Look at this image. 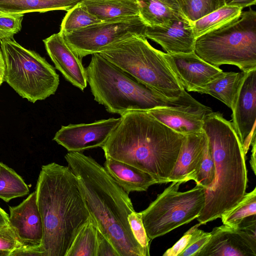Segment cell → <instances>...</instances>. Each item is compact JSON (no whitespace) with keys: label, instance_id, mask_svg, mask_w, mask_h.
Segmentation results:
<instances>
[{"label":"cell","instance_id":"484cf974","mask_svg":"<svg viewBox=\"0 0 256 256\" xmlns=\"http://www.w3.org/2000/svg\"><path fill=\"white\" fill-rule=\"evenodd\" d=\"M29 192V188L22 176L0 162V198L9 202L27 195Z\"/></svg>","mask_w":256,"mask_h":256},{"label":"cell","instance_id":"f1b7e54d","mask_svg":"<svg viewBox=\"0 0 256 256\" xmlns=\"http://www.w3.org/2000/svg\"><path fill=\"white\" fill-rule=\"evenodd\" d=\"M100 22L101 21L92 14L80 2L67 10L62 22L59 32L62 35L68 34Z\"/></svg>","mask_w":256,"mask_h":256},{"label":"cell","instance_id":"7bdbcfd3","mask_svg":"<svg viewBox=\"0 0 256 256\" xmlns=\"http://www.w3.org/2000/svg\"><path fill=\"white\" fill-rule=\"evenodd\" d=\"M4 82V79L0 77V86L2 85Z\"/></svg>","mask_w":256,"mask_h":256},{"label":"cell","instance_id":"9a60e30c","mask_svg":"<svg viewBox=\"0 0 256 256\" xmlns=\"http://www.w3.org/2000/svg\"><path fill=\"white\" fill-rule=\"evenodd\" d=\"M9 226L25 246L40 247L43 238V225L34 191L15 206H9Z\"/></svg>","mask_w":256,"mask_h":256},{"label":"cell","instance_id":"6da1fadb","mask_svg":"<svg viewBox=\"0 0 256 256\" xmlns=\"http://www.w3.org/2000/svg\"><path fill=\"white\" fill-rule=\"evenodd\" d=\"M64 158L76 178L90 217L119 256H146L128 220L134 211L128 194L91 156L68 152Z\"/></svg>","mask_w":256,"mask_h":256},{"label":"cell","instance_id":"83f0119b","mask_svg":"<svg viewBox=\"0 0 256 256\" xmlns=\"http://www.w3.org/2000/svg\"><path fill=\"white\" fill-rule=\"evenodd\" d=\"M256 214V188L246 193L234 206L223 213L220 218L223 224L236 228L246 218Z\"/></svg>","mask_w":256,"mask_h":256},{"label":"cell","instance_id":"3957f363","mask_svg":"<svg viewBox=\"0 0 256 256\" xmlns=\"http://www.w3.org/2000/svg\"><path fill=\"white\" fill-rule=\"evenodd\" d=\"M35 192L43 225L42 256H66L90 218L76 178L68 166L44 165Z\"/></svg>","mask_w":256,"mask_h":256},{"label":"cell","instance_id":"5b68a950","mask_svg":"<svg viewBox=\"0 0 256 256\" xmlns=\"http://www.w3.org/2000/svg\"><path fill=\"white\" fill-rule=\"evenodd\" d=\"M87 82L94 100L110 113L148 111L159 107L200 105L186 92L168 98L149 88L99 54H92L86 68Z\"/></svg>","mask_w":256,"mask_h":256},{"label":"cell","instance_id":"7a4b0ae2","mask_svg":"<svg viewBox=\"0 0 256 256\" xmlns=\"http://www.w3.org/2000/svg\"><path fill=\"white\" fill-rule=\"evenodd\" d=\"M184 138L148 112L131 111L120 116L101 148L105 158L136 168L161 184L168 182Z\"/></svg>","mask_w":256,"mask_h":256},{"label":"cell","instance_id":"ba28073f","mask_svg":"<svg viewBox=\"0 0 256 256\" xmlns=\"http://www.w3.org/2000/svg\"><path fill=\"white\" fill-rule=\"evenodd\" d=\"M0 42L5 64L4 82L32 103L55 94L59 75L44 58L24 48L14 38Z\"/></svg>","mask_w":256,"mask_h":256},{"label":"cell","instance_id":"9c48e42d","mask_svg":"<svg viewBox=\"0 0 256 256\" xmlns=\"http://www.w3.org/2000/svg\"><path fill=\"white\" fill-rule=\"evenodd\" d=\"M182 184L172 182L140 212L150 240L190 222L200 214L204 204V188L196 185L190 190L180 192Z\"/></svg>","mask_w":256,"mask_h":256},{"label":"cell","instance_id":"d590c367","mask_svg":"<svg viewBox=\"0 0 256 256\" xmlns=\"http://www.w3.org/2000/svg\"><path fill=\"white\" fill-rule=\"evenodd\" d=\"M96 238V256H119L112 242L97 228Z\"/></svg>","mask_w":256,"mask_h":256},{"label":"cell","instance_id":"e0dca14e","mask_svg":"<svg viewBox=\"0 0 256 256\" xmlns=\"http://www.w3.org/2000/svg\"><path fill=\"white\" fill-rule=\"evenodd\" d=\"M144 35L169 54L194 52L196 38L188 19L175 20L164 26H146Z\"/></svg>","mask_w":256,"mask_h":256},{"label":"cell","instance_id":"277c9868","mask_svg":"<svg viewBox=\"0 0 256 256\" xmlns=\"http://www.w3.org/2000/svg\"><path fill=\"white\" fill-rule=\"evenodd\" d=\"M202 129L214 164V179L204 188V204L198 216L199 223L220 218L236 205L245 194L248 183L246 156L232 123L219 112L204 118Z\"/></svg>","mask_w":256,"mask_h":256},{"label":"cell","instance_id":"60d3db41","mask_svg":"<svg viewBox=\"0 0 256 256\" xmlns=\"http://www.w3.org/2000/svg\"><path fill=\"white\" fill-rule=\"evenodd\" d=\"M8 214L0 207V229L9 226Z\"/></svg>","mask_w":256,"mask_h":256},{"label":"cell","instance_id":"5bb4252c","mask_svg":"<svg viewBox=\"0 0 256 256\" xmlns=\"http://www.w3.org/2000/svg\"><path fill=\"white\" fill-rule=\"evenodd\" d=\"M208 242L196 256H256V238L240 226H216Z\"/></svg>","mask_w":256,"mask_h":256},{"label":"cell","instance_id":"d6986e66","mask_svg":"<svg viewBox=\"0 0 256 256\" xmlns=\"http://www.w3.org/2000/svg\"><path fill=\"white\" fill-rule=\"evenodd\" d=\"M207 138L203 130L185 136L174 166L168 178V182H186L194 180L200 165Z\"/></svg>","mask_w":256,"mask_h":256},{"label":"cell","instance_id":"ffe728a7","mask_svg":"<svg viewBox=\"0 0 256 256\" xmlns=\"http://www.w3.org/2000/svg\"><path fill=\"white\" fill-rule=\"evenodd\" d=\"M140 16L146 26H164L188 19L182 10L183 0H136Z\"/></svg>","mask_w":256,"mask_h":256},{"label":"cell","instance_id":"f35d334b","mask_svg":"<svg viewBox=\"0 0 256 256\" xmlns=\"http://www.w3.org/2000/svg\"><path fill=\"white\" fill-rule=\"evenodd\" d=\"M225 6H235L244 8L255 5L256 0H224Z\"/></svg>","mask_w":256,"mask_h":256},{"label":"cell","instance_id":"30bf717a","mask_svg":"<svg viewBox=\"0 0 256 256\" xmlns=\"http://www.w3.org/2000/svg\"><path fill=\"white\" fill-rule=\"evenodd\" d=\"M146 24L140 16L101 22L62 35L72 51L82 59L99 54L134 35H144Z\"/></svg>","mask_w":256,"mask_h":256},{"label":"cell","instance_id":"d4e9b609","mask_svg":"<svg viewBox=\"0 0 256 256\" xmlns=\"http://www.w3.org/2000/svg\"><path fill=\"white\" fill-rule=\"evenodd\" d=\"M240 7L224 6L192 22L196 38L216 29L238 18L241 14Z\"/></svg>","mask_w":256,"mask_h":256},{"label":"cell","instance_id":"836d02e7","mask_svg":"<svg viewBox=\"0 0 256 256\" xmlns=\"http://www.w3.org/2000/svg\"><path fill=\"white\" fill-rule=\"evenodd\" d=\"M200 225L199 223L194 226L189 242L180 256H196L209 240L211 236L210 232L198 229Z\"/></svg>","mask_w":256,"mask_h":256},{"label":"cell","instance_id":"2e32d148","mask_svg":"<svg viewBox=\"0 0 256 256\" xmlns=\"http://www.w3.org/2000/svg\"><path fill=\"white\" fill-rule=\"evenodd\" d=\"M48 55L64 77L74 86L83 91L87 86L86 68L60 32L43 40Z\"/></svg>","mask_w":256,"mask_h":256},{"label":"cell","instance_id":"52a82bcc","mask_svg":"<svg viewBox=\"0 0 256 256\" xmlns=\"http://www.w3.org/2000/svg\"><path fill=\"white\" fill-rule=\"evenodd\" d=\"M194 52L208 64L256 69V12L250 8L233 20L196 38Z\"/></svg>","mask_w":256,"mask_h":256},{"label":"cell","instance_id":"8fae6325","mask_svg":"<svg viewBox=\"0 0 256 256\" xmlns=\"http://www.w3.org/2000/svg\"><path fill=\"white\" fill-rule=\"evenodd\" d=\"M120 121V117L112 118L90 124L62 126L53 140L68 152H82L102 148Z\"/></svg>","mask_w":256,"mask_h":256},{"label":"cell","instance_id":"f546056e","mask_svg":"<svg viewBox=\"0 0 256 256\" xmlns=\"http://www.w3.org/2000/svg\"><path fill=\"white\" fill-rule=\"evenodd\" d=\"M183 12L192 22L225 6L224 0H183Z\"/></svg>","mask_w":256,"mask_h":256},{"label":"cell","instance_id":"44dd1931","mask_svg":"<svg viewBox=\"0 0 256 256\" xmlns=\"http://www.w3.org/2000/svg\"><path fill=\"white\" fill-rule=\"evenodd\" d=\"M104 167L128 194L132 192L146 191L150 186L157 184L148 173L110 158H106Z\"/></svg>","mask_w":256,"mask_h":256},{"label":"cell","instance_id":"4dcf8cb0","mask_svg":"<svg viewBox=\"0 0 256 256\" xmlns=\"http://www.w3.org/2000/svg\"><path fill=\"white\" fill-rule=\"evenodd\" d=\"M214 162L207 144L204 153L196 172L194 180L196 185L202 186L204 188L208 186L212 182L214 177Z\"/></svg>","mask_w":256,"mask_h":256},{"label":"cell","instance_id":"8992f818","mask_svg":"<svg viewBox=\"0 0 256 256\" xmlns=\"http://www.w3.org/2000/svg\"><path fill=\"white\" fill-rule=\"evenodd\" d=\"M99 54L164 96L177 98L186 92L169 67L164 52L152 47L144 35H134Z\"/></svg>","mask_w":256,"mask_h":256},{"label":"cell","instance_id":"b9f144b4","mask_svg":"<svg viewBox=\"0 0 256 256\" xmlns=\"http://www.w3.org/2000/svg\"><path fill=\"white\" fill-rule=\"evenodd\" d=\"M5 71V64L2 52L0 50V77L4 79Z\"/></svg>","mask_w":256,"mask_h":256},{"label":"cell","instance_id":"ab89813d","mask_svg":"<svg viewBox=\"0 0 256 256\" xmlns=\"http://www.w3.org/2000/svg\"><path fill=\"white\" fill-rule=\"evenodd\" d=\"M252 145V154L250 163L252 169L254 174H256V132L254 131L252 138L250 142Z\"/></svg>","mask_w":256,"mask_h":256},{"label":"cell","instance_id":"d6a6232c","mask_svg":"<svg viewBox=\"0 0 256 256\" xmlns=\"http://www.w3.org/2000/svg\"><path fill=\"white\" fill-rule=\"evenodd\" d=\"M128 220L136 240L143 248L146 256H150V240L146 233L140 212H132L128 216Z\"/></svg>","mask_w":256,"mask_h":256},{"label":"cell","instance_id":"e575fe53","mask_svg":"<svg viewBox=\"0 0 256 256\" xmlns=\"http://www.w3.org/2000/svg\"><path fill=\"white\" fill-rule=\"evenodd\" d=\"M22 245L10 226L0 229V256H9L12 252Z\"/></svg>","mask_w":256,"mask_h":256},{"label":"cell","instance_id":"ac0fdd59","mask_svg":"<svg viewBox=\"0 0 256 256\" xmlns=\"http://www.w3.org/2000/svg\"><path fill=\"white\" fill-rule=\"evenodd\" d=\"M148 112L158 121L184 136L200 132L212 110L202 104L177 108L159 107Z\"/></svg>","mask_w":256,"mask_h":256},{"label":"cell","instance_id":"1f68e13d","mask_svg":"<svg viewBox=\"0 0 256 256\" xmlns=\"http://www.w3.org/2000/svg\"><path fill=\"white\" fill-rule=\"evenodd\" d=\"M24 14L0 12V42L13 38L22 28Z\"/></svg>","mask_w":256,"mask_h":256},{"label":"cell","instance_id":"4316f807","mask_svg":"<svg viewBox=\"0 0 256 256\" xmlns=\"http://www.w3.org/2000/svg\"><path fill=\"white\" fill-rule=\"evenodd\" d=\"M96 228L92 218L81 228L66 256H96Z\"/></svg>","mask_w":256,"mask_h":256},{"label":"cell","instance_id":"4fadbf2b","mask_svg":"<svg viewBox=\"0 0 256 256\" xmlns=\"http://www.w3.org/2000/svg\"><path fill=\"white\" fill-rule=\"evenodd\" d=\"M230 108L232 123L242 146L256 126V69L244 72Z\"/></svg>","mask_w":256,"mask_h":256},{"label":"cell","instance_id":"7c38bea8","mask_svg":"<svg viewBox=\"0 0 256 256\" xmlns=\"http://www.w3.org/2000/svg\"><path fill=\"white\" fill-rule=\"evenodd\" d=\"M164 56L180 84L188 92H196L224 72L220 68L202 60L194 52L172 54L164 52Z\"/></svg>","mask_w":256,"mask_h":256},{"label":"cell","instance_id":"8d00e7d4","mask_svg":"<svg viewBox=\"0 0 256 256\" xmlns=\"http://www.w3.org/2000/svg\"><path fill=\"white\" fill-rule=\"evenodd\" d=\"M194 226L191 228L183 236L170 248L168 249L162 254L163 256H180L186 248L190 239Z\"/></svg>","mask_w":256,"mask_h":256},{"label":"cell","instance_id":"cb8c5ba5","mask_svg":"<svg viewBox=\"0 0 256 256\" xmlns=\"http://www.w3.org/2000/svg\"><path fill=\"white\" fill-rule=\"evenodd\" d=\"M244 72H224L222 76L199 88L196 92L210 94L230 108L234 95Z\"/></svg>","mask_w":256,"mask_h":256},{"label":"cell","instance_id":"74e56055","mask_svg":"<svg viewBox=\"0 0 256 256\" xmlns=\"http://www.w3.org/2000/svg\"><path fill=\"white\" fill-rule=\"evenodd\" d=\"M42 256L40 247L22 245L12 252L9 256Z\"/></svg>","mask_w":256,"mask_h":256},{"label":"cell","instance_id":"603a6c76","mask_svg":"<svg viewBox=\"0 0 256 256\" xmlns=\"http://www.w3.org/2000/svg\"><path fill=\"white\" fill-rule=\"evenodd\" d=\"M82 0H0V12L22 14L68 10Z\"/></svg>","mask_w":256,"mask_h":256},{"label":"cell","instance_id":"7402d4cb","mask_svg":"<svg viewBox=\"0 0 256 256\" xmlns=\"http://www.w3.org/2000/svg\"><path fill=\"white\" fill-rule=\"evenodd\" d=\"M87 10L101 22L140 16L136 0H82Z\"/></svg>","mask_w":256,"mask_h":256}]
</instances>
